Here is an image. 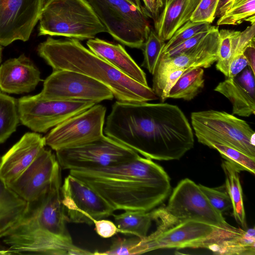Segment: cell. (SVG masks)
<instances>
[{"instance_id":"1","label":"cell","mask_w":255,"mask_h":255,"mask_svg":"<svg viewBox=\"0 0 255 255\" xmlns=\"http://www.w3.org/2000/svg\"><path fill=\"white\" fill-rule=\"evenodd\" d=\"M104 132L151 160H179L194 144L193 132L184 113L177 106L163 102L116 101Z\"/></svg>"},{"instance_id":"2","label":"cell","mask_w":255,"mask_h":255,"mask_svg":"<svg viewBox=\"0 0 255 255\" xmlns=\"http://www.w3.org/2000/svg\"><path fill=\"white\" fill-rule=\"evenodd\" d=\"M69 174L98 193L115 211H150L171 191L170 179L164 169L140 155L116 165L71 170Z\"/></svg>"},{"instance_id":"3","label":"cell","mask_w":255,"mask_h":255,"mask_svg":"<svg viewBox=\"0 0 255 255\" xmlns=\"http://www.w3.org/2000/svg\"><path fill=\"white\" fill-rule=\"evenodd\" d=\"M61 168L56 170L46 191L27 202L26 211L9 232L12 249L19 255H93L76 246L68 231L61 202Z\"/></svg>"},{"instance_id":"4","label":"cell","mask_w":255,"mask_h":255,"mask_svg":"<svg viewBox=\"0 0 255 255\" xmlns=\"http://www.w3.org/2000/svg\"><path fill=\"white\" fill-rule=\"evenodd\" d=\"M53 69L86 75L107 86L117 101L138 103L158 99L152 88L132 79L86 48L79 40L48 37L37 49Z\"/></svg>"},{"instance_id":"5","label":"cell","mask_w":255,"mask_h":255,"mask_svg":"<svg viewBox=\"0 0 255 255\" xmlns=\"http://www.w3.org/2000/svg\"><path fill=\"white\" fill-rule=\"evenodd\" d=\"M38 35L90 39L108 32L87 0H49L39 17Z\"/></svg>"},{"instance_id":"6","label":"cell","mask_w":255,"mask_h":255,"mask_svg":"<svg viewBox=\"0 0 255 255\" xmlns=\"http://www.w3.org/2000/svg\"><path fill=\"white\" fill-rule=\"evenodd\" d=\"M242 229L217 228L195 221L183 222L163 230H155L143 238L135 237L132 255L159 249L203 248L210 251L223 240L239 233Z\"/></svg>"},{"instance_id":"7","label":"cell","mask_w":255,"mask_h":255,"mask_svg":"<svg viewBox=\"0 0 255 255\" xmlns=\"http://www.w3.org/2000/svg\"><path fill=\"white\" fill-rule=\"evenodd\" d=\"M151 211L154 221L158 223L155 230L158 231L187 221L200 222L224 229L233 227L226 221L223 214L211 204L198 184L189 178L179 182L165 208Z\"/></svg>"},{"instance_id":"8","label":"cell","mask_w":255,"mask_h":255,"mask_svg":"<svg viewBox=\"0 0 255 255\" xmlns=\"http://www.w3.org/2000/svg\"><path fill=\"white\" fill-rule=\"evenodd\" d=\"M191 120L199 142L221 144L255 158V132L245 121L214 110L192 112Z\"/></svg>"},{"instance_id":"9","label":"cell","mask_w":255,"mask_h":255,"mask_svg":"<svg viewBox=\"0 0 255 255\" xmlns=\"http://www.w3.org/2000/svg\"><path fill=\"white\" fill-rule=\"evenodd\" d=\"M113 38L128 47L141 49L151 30L144 6L128 0H87Z\"/></svg>"},{"instance_id":"10","label":"cell","mask_w":255,"mask_h":255,"mask_svg":"<svg viewBox=\"0 0 255 255\" xmlns=\"http://www.w3.org/2000/svg\"><path fill=\"white\" fill-rule=\"evenodd\" d=\"M61 169H91L107 167L138 157L136 152L104 134L78 146L56 151Z\"/></svg>"},{"instance_id":"11","label":"cell","mask_w":255,"mask_h":255,"mask_svg":"<svg viewBox=\"0 0 255 255\" xmlns=\"http://www.w3.org/2000/svg\"><path fill=\"white\" fill-rule=\"evenodd\" d=\"M17 104L22 124L39 133L46 132L95 105L91 102L48 100L39 94L23 97Z\"/></svg>"},{"instance_id":"12","label":"cell","mask_w":255,"mask_h":255,"mask_svg":"<svg viewBox=\"0 0 255 255\" xmlns=\"http://www.w3.org/2000/svg\"><path fill=\"white\" fill-rule=\"evenodd\" d=\"M39 94L48 100L95 104L114 98L112 92L102 83L80 73L64 70L53 71Z\"/></svg>"},{"instance_id":"13","label":"cell","mask_w":255,"mask_h":255,"mask_svg":"<svg viewBox=\"0 0 255 255\" xmlns=\"http://www.w3.org/2000/svg\"><path fill=\"white\" fill-rule=\"evenodd\" d=\"M106 108L95 104L52 128L45 137L46 145L56 151L82 145L103 135Z\"/></svg>"},{"instance_id":"14","label":"cell","mask_w":255,"mask_h":255,"mask_svg":"<svg viewBox=\"0 0 255 255\" xmlns=\"http://www.w3.org/2000/svg\"><path fill=\"white\" fill-rule=\"evenodd\" d=\"M61 197L67 223L91 225L115 211L98 193L70 174L61 185Z\"/></svg>"},{"instance_id":"15","label":"cell","mask_w":255,"mask_h":255,"mask_svg":"<svg viewBox=\"0 0 255 255\" xmlns=\"http://www.w3.org/2000/svg\"><path fill=\"white\" fill-rule=\"evenodd\" d=\"M219 29L217 26L192 48L180 54L169 57L161 54L152 79V90L159 99L165 80L172 72L194 67L207 68L218 60Z\"/></svg>"},{"instance_id":"16","label":"cell","mask_w":255,"mask_h":255,"mask_svg":"<svg viewBox=\"0 0 255 255\" xmlns=\"http://www.w3.org/2000/svg\"><path fill=\"white\" fill-rule=\"evenodd\" d=\"M44 5L43 0H0V45L28 40Z\"/></svg>"},{"instance_id":"17","label":"cell","mask_w":255,"mask_h":255,"mask_svg":"<svg viewBox=\"0 0 255 255\" xmlns=\"http://www.w3.org/2000/svg\"><path fill=\"white\" fill-rule=\"evenodd\" d=\"M59 166L56 155L44 148L9 187L26 202L34 201L46 191Z\"/></svg>"},{"instance_id":"18","label":"cell","mask_w":255,"mask_h":255,"mask_svg":"<svg viewBox=\"0 0 255 255\" xmlns=\"http://www.w3.org/2000/svg\"><path fill=\"white\" fill-rule=\"evenodd\" d=\"M46 145L45 137L27 132L1 157L0 178L8 186L32 163Z\"/></svg>"},{"instance_id":"19","label":"cell","mask_w":255,"mask_h":255,"mask_svg":"<svg viewBox=\"0 0 255 255\" xmlns=\"http://www.w3.org/2000/svg\"><path fill=\"white\" fill-rule=\"evenodd\" d=\"M40 81L39 70L24 54L6 60L0 67V89L5 93H29Z\"/></svg>"},{"instance_id":"20","label":"cell","mask_w":255,"mask_h":255,"mask_svg":"<svg viewBox=\"0 0 255 255\" xmlns=\"http://www.w3.org/2000/svg\"><path fill=\"white\" fill-rule=\"evenodd\" d=\"M88 49L122 72L145 86H148L144 72L120 44L94 38L86 43Z\"/></svg>"},{"instance_id":"21","label":"cell","mask_w":255,"mask_h":255,"mask_svg":"<svg viewBox=\"0 0 255 255\" xmlns=\"http://www.w3.org/2000/svg\"><path fill=\"white\" fill-rule=\"evenodd\" d=\"M200 0H165L156 21L154 30L163 41L168 40L174 33L190 18Z\"/></svg>"},{"instance_id":"22","label":"cell","mask_w":255,"mask_h":255,"mask_svg":"<svg viewBox=\"0 0 255 255\" xmlns=\"http://www.w3.org/2000/svg\"><path fill=\"white\" fill-rule=\"evenodd\" d=\"M214 91L226 97L233 106V114L249 117L255 114V92H252L235 77L220 82Z\"/></svg>"},{"instance_id":"23","label":"cell","mask_w":255,"mask_h":255,"mask_svg":"<svg viewBox=\"0 0 255 255\" xmlns=\"http://www.w3.org/2000/svg\"><path fill=\"white\" fill-rule=\"evenodd\" d=\"M27 204L0 178V239L20 220Z\"/></svg>"},{"instance_id":"24","label":"cell","mask_w":255,"mask_h":255,"mask_svg":"<svg viewBox=\"0 0 255 255\" xmlns=\"http://www.w3.org/2000/svg\"><path fill=\"white\" fill-rule=\"evenodd\" d=\"M222 167L225 175V187L232 203L233 216L238 224L246 229V213L239 176L240 171L225 160L222 163Z\"/></svg>"},{"instance_id":"25","label":"cell","mask_w":255,"mask_h":255,"mask_svg":"<svg viewBox=\"0 0 255 255\" xmlns=\"http://www.w3.org/2000/svg\"><path fill=\"white\" fill-rule=\"evenodd\" d=\"M118 233L129 234L140 238L147 236L151 223L154 221L152 211H124L113 215Z\"/></svg>"},{"instance_id":"26","label":"cell","mask_w":255,"mask_h":255,"mask_svg":"<svg viewBox=\"0 0 255 255\" xmlns=\"http://www.w3.org/2000/svg\"><path fill=\"white\" fill-rule=\"evenodd\" d=\"M204 76L203 68L194 67L187 69L170 89L168 98L185 101L193 99L204 87Z\"/></svg>"},{"instance_id":"27","label":"cell","mask_w":255,"mask_h":255,"mask_svg":"<svg viewBox=\"0 0 255 255\" xmlns=\"http://www.w3.org/2000/svg\"><path fill=\"white\" fill-rule=\"evenodd\" d=\"M212 252L218 255H255V228L242 229L239 233L223 240Z\"/></svg>"},{"instance_id":"28","label":"cell","mask_w":255,"mask_h":255,"mask_svg":"<svg viewBox=\"0 0 255 255\" xmlns=\"http://www.w3.org/2000/svg\"><path fill=\"white\" fill-rule=\"evenodd\" d=\"M244 21L255 23V0H232L217 24L236 25Z\"/></svg>"},{"instance_id":"29","label":"cell","mask_w":255,"mask_h":255,"mask_svg":"<svg viewBox=\"0 0 255 255\" xmlns=\"http://www.w3.org/2000/svg\"><path fill=\"white\" fill-rule=\"evenodd\" d=\"M19 118L16 100L0 93V143L16 130Z\"/></svg>"},{"instance_id":"30","label":"cell","mask_w":255,"mask_h":255,"mask_svg":"<svg viewBox=\"0 0 255 255\" xmlns=\"http://www.w3.org/2000/svg\"><path fill=\"white\" fill-rule=\"evenodd\" d=\"M241 31L229 29L219 31V45L216 69L226 77L228 76L230 63L237 47Z\"/></svg>"},{"instance_id":"31","label":"cell","mask_w":255,"mask_h":255,"mask_svg":"<svg viewBox=\"0 0 255 255\" xmlns=\"http://www.w3.org/2000/svg\"><path fill=\"white\" fill-rule=\"evenodd\" d=\"M208 147L217 150L221 156L233 164L240 171L255 173V158L252 157L234 148L217 143H210Z\"/></svg>"},{"instance_id":"32","label":"cell","mask_w":255,"mask_h":255,"mask_svg":"<svg viewBox=\"0 0 255 255\" xmlns=\"http://www.w3.org/2000/svg\"><path fill=\"white\" fill-rule=\"evenodd\" d=\"M165 44V41L158 36L155 30L151 29L147 39L141 49L143 54L141 66L146 68L152 75L154 73Z\"/></svg>"},{"instance_id":"33","label":"cell","mask_w":255,"mask_h":255,"mask_svg":"<svg viewBox=\"0 0 255 255\" xmlns=\"http://www.w3.org/2000/svg\"><path fill=\"white\" fill-rule=\"evenodd\" d=\"M215 26L205 22H194L190 20L178 28L165 43L162 53H165L180 43L202 32L209 31Z\"/></svg>"},{"instance_id":"34","label":"cell","mask_w":255,"mask_h":255,"mask_svg":"<svg viewBox=\"0 0 255 255\" xmlns=\"http://www.w3.org/2000/svg\"><path fill=\"white\" fill-rule=\"evenodd\" d=\"M198 185L211 204L219 212L223 214L232 208V201L227 191L210 188L201 184Z\"/></svg>"},{"instance_id":"35","label":"cell","mask_w":255,"mask_h":255,"mask_svg":"<svg viewBox=\"0 0 255 255\" xmlns=\"http://www.w3.org/2000/svg\"><path fill=\"white\" fill-rule=\"evenodd\" d=\"M219 0H200L193 12L190 20L211 23L215 17V13Z\"/></svg>"},{"instance_id":"36","label":"cell","mask_w":255,"mask_h":255,"mask_svg":"<svg viewBox=\"0 0 255 255\" xmlns=\"http://www.w3.org/2000/svg\"><path fill=\"white\" fill-rule=\"evenodd\" d=\"M209 31L198 33L168 51L161 53V54L166 56L171 57L185 52L198 44L205 38Z\"/></svg>"},{"instance_id":"37","label":"cell","mask_w":255,"mask_h":255,"mask_svg":"<svg viewBox=\"0 0 255 255\" xmlns=\"http://www.w3.org/2000/svg\"><path fill=\"white\" fill-rule=\"evenodd\" d=\"M94 224L97 234L103 238H111L118 233L117 226L110 220L99 219L94 221Z\"/></svg>"},{"instance_id":"38","label":"cell","mask_w":255,"mask_h":255,"mask_svg":"<svg viewBox=\"0 0 255 255\" xmlns=\"http://www.w3.org/2000/svg\"><path fill=\"white\" fill-rule=\"evenodd\" d=\"M247 66H248V62L243 53L236 56L230 62L228 76L227 78H235Z\"/></svg>"},{"instance_id":"39","label":"cell","mask_w":255,"mask_h":255,"mask_svg":"<svg viewBox=\"0 0 255 255\" xmlns=\"http://www.w3.org/2000/svg\"><path fill=\"white\" fill-rule=\"evenodd\" d=\"M243 54L247 60L248 66L255 75V38L246 47Z\"/></svg>"},{"instance_id":"40","label":"cell","mask_w":255,"mask_h":255,"mask_svg":"<svg viewBox=\"0 0 255 255\" xmlns=\"http://www.w3.org/2000/svg\"><path fill=\"white\" fill-rule=\"evenodd\" d=\"M144 7L147 11L149 17L151 18L154 22L157 19L161 11L158 7L155 0H142Z\"/></svg>"},{"instance_id":"41","label":"cell","mask_w":255,"mask_h":255,"mask_svg":"<svg viewBox=\"0 0 255 255\" xmlns=\"http://www.w3.org/2000/svg\"><path fill=\"white\" fill-rule=\"evenodd\" d=\"M232 0H219L216 11L215 17H220L227 9Z\"/></svg>"},{"instance_id":"42","label":"cell","mask_w":255,"mask_h":255,"mask_svg":"<svg viewBox=\"0 0 255 255\" xmlns=\"http://www.w3.org/2000/svg\"><path fill=\"white\" fill-rule=\"evenodd\" d=\"M158 7L160 9V11H161V10L164 6L165 0H155Z\"/></svg>"},{"instance_id":"43","label":"cell","mask_w":255,"mask_h":255,"mask_svg":"<svg viewBox=\"0 0 255 255\" xmlns=\"http://www.w3.org/2000/svg\"><path fill=\"white\" fill-rule=\"evenodd\" d=\"M129 1H130L133 4L137 5V6H141L142 5L140 2V0H128Z\"/></svg>"},{"instance_id":"44","label":"cell","mask_w":255,"mask_h":255,"mask_svg":"<svg viewBox=\"0 0 255 255\" xmlns=\"http://www.w3.org/2000/svg\"><path fill=\"white\" fill-rule=\"evenodd\" d=\"M0 255H10L9 252L6 250H0Z\"/></svg>"},{"instance_id":"45","label":"cell","mask_w":255,"mask_h":255,"mask_svg":"<svg viewBox=\"0 0 255 255\" xmlns=\"http://www.w3.org/2000/svg\"><path fill=\"white\" fill-rule=\"evenodd\" d=\"M1 55H2V47L0 45V63L1 61Z\"/></svg>"},{"instance_id":"46","label":"cell","mask_w":255,"mask_h":255,"mask_svg":"<svg viewBox=\"0 0 255 255\" xmlns=\"http://www.w3.org/2000/svg\"><path fill=\"white\" fill-rule=\"evenodd\" d=\"M43 0V2H44V4L47 2L49 0Z\"/></svg>"},{"instance_id":"47","label":"cell","mask_w":255,"mask_h":255,"mask_svg":"<svg viewBox=\"0 0 255 255\" xmlns=\"http://www.w3.org/2000/svg\"><path fill=\"white\" fill-rule=\"evenodd\" d=\"M1 157L0 156V161H1Z\"/></svg>"}]
</instances>
